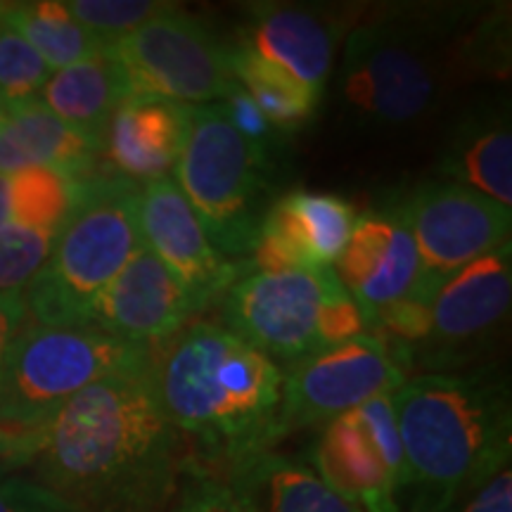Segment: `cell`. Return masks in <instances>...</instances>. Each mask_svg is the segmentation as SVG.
<instances>
[{
    "mask_svg": "<svg viewBox=\"0 0 512 512\" xmlns=\"http://www.w3.org/2000/svg\"><path fill=\"white\" fill-rule=\"evenodd\" d=\"M441 81L439 27L415 12L358 24L344 43L342 95L370 126H403L434 105Z\"/></svg>",
    "mask_w": 512,
    "mask_h": 512,
    "instance_id": "obj_8",
    "label": "cell"
},
{
    "mask_svg": "<svg viewBox=\"0 0 512 512\" xmlns=\"http://www.w3.org/2000/svg\"><path fill=\"white\" fill-rule=\"evenodd\" d=\"M124 76L128 95L202 107L233 86L228 48L188 12L171 10L105 48Z\"/></svg>",
    "mask_w": 512,
    "mask_h": 512,
    "instance_id": "obj_9",
    "label": "cell"
},
{
    "mask_svg": "<svg viewBox=\"0 0 512 512\" xmlns=\"http://www.w3.org/2000/svg\"><path fill=\"white\" fill-rule=\"evenodd\" d=\"M453 512H512V472L505 467Z\"/></svg>",
    "mask_w": 512,
    "mask_h": 512,
    "instance_id": "obj_35",
    "label": "cell"
},
{
    "mask_svg": "<svg viewBox=\"0 0 512 512\" xmlns=\"http://www.w3.org/2000/svg\"><path fill=\"white\" fill-rule=\"evenodd\" d=\"M195 107L128 95L107 124L102 150L126 181L166 178L181 159Z\"/></svg>",
    "mask_w": 512,
    "mask_h": 512,
    "instance_id": "obj_18",
    "label": "cell"
},
{
    "mask_svg": "<svg viewBox=\"0 0 512 512\" xmlns=\"http://www.w3.org/2000/svg\"><path fill=\"white\" fill-rule=\"evenodd\" d=\"M152 377L185 465L223 472L275 446L285 373L223 325H185L152 358Z\"/></svg>",
    "mask_w": 512,
    "mask_h": 512,
    "instance_id": "obj_2",
    "label": "cell"
},
{
    "mask_svg": "<svg viewBox=\"0 0 512 512\" xmlns=\"http://www.w3.org/2000/svg\"><path fill=\"white\" fill-rule=\"evenodd\" d=\"M3 8H5V3H0V27H3Z\"/></svg>",
    "mask_w": 512,
    "mask_h": 512,
    "instance_id": "obj_39",
    "label": "cell"
},
{
    "mask_svg": "<svg viewBox=\"0 0 512 512\" xmlns=\"http://www.w3.org/2000/svg\"><path fill=\"white\" fill-rule=\"evenodd\" d=\"M512 302L510 242L446 278L430 302V342L439 356L456 354L501 330Z\"/></svg>",
    "mask_w": 512,
    "mask_h": 512,
    "instance_id": "obj_16",
    "label": "cell"
},
{
    "mask_svg": "<svg viewBox=\"0 0 512 512\" xmlns=\"http://www.w3.org/2000/svg\"><path fill=\"white\" fill-rule=\"evenodd\" d=\"M138 214L145 247L181 280L197 311L235 285L238 266L214 247L174 178L147 183L140 190Z\"/></svg>",
    "mask_w": 512,
    "mask_h": 512,
    "instance_id": "obj_13",
    "label": "cell"
},
{
    "mask_svg": "<svg viewBox=\"0 0 512 512\" xmlns=\"http://www.w3.org/2000/svg\"><path fill=\"white\" fill-rule=\"evenodd\" d=\"M219 475L245 512H361L337 496L313 467L273 448L252 453Z\"/></svg>",
    "mask_w": 512,
    "mask_h": 512,
    "instance_id": "obj_20",
    "label": "cell"
},
{
    "mask_svg": "<svg viewBox=\"0 0 512 512\" xmlns=\"http://www.w3.org/2000/svg\"><path fill=\"white\" fill-rule=\"evenodd\" d=\"M339 41V24L328 12L299 5H256L242 46L264 57L320 98Z\"/></svg>",
    "mask_w": 512,
    "mask_h": 512,
    "instance_id": "obj_19",
    "label": "cell"
},
{
    "mask_svg": "<svg viewBox=\"0 0 512 512\" xmlns=\"http://www.w3.org/2000/svg\"><path fill=\"white\" fill-rule=\"evenodd\" d=\"M152 347L124 342L91 325L27 323L10 347L0 384V427L38 432L83 389L152 361Z\"/></svg>",
    "mask_w": 512,
    "mask_h": 512,
    "instance_id": "obj_6",
    "label": "cell"
},
{
    "mask_svg": "<svg viewBox=\"0 0 512 512\" xmlns=\"http://www.w3.org/2000/svg\"><path fill=\"white\" fill-rule=\"evenodd\" d=\"M38 432H12L0 427V482L31 465L38 448Z\"/></svg>",
    "mask_w": 512,
    "mask_h": 512,
    "instance_id": "obj_34",
    "label": "cell"
},
{
    "mask_svg": "<svg viewBox=\"0 0 512 512\" xmlns=\"http://www.w3.org/2000/svg\"><path fill=\"white\" fill-rule=\"evenodd\" d=\"M197 313L181 280L143 247L93 304L88 325L124 342L152 347L181 332Z\"/></svg>",
    "mask_w": 512,
    "mask_h": 512,
    "instance_id": "obj_15",
    "label": "cell"
},
{
    "mask_svg": "<svg viewBox=\"0 0 512 512\" xmlns=\"http://www.w3.org/2000/svg\"><path fill=\"white\" fill-rule=\"evenodd\" d=\"M171 512H245L219 472L185 465Z\"/></svg>",
    "mask_w": 512,
    "mask_h": 512,
    "instance_id": "obj_30",
    "label": "cell"
},
{
    "mask_svg": "<svg viewBox=\"0 0 512 512\" xmlns=\"http://www.w3.org/2000/svg\"><path fill=\"white\" fill-rule=\"evenodd\" d=\"M403 382L401 366L377 335H358L318 351L285 375L275 444L306 427L328 425L375 396L394 394Z\"/></svg>",
    "mask_w": 512,
    "mask_h": 512,
    "instance_id": "obj_12",
    "label": "cell"
},
{
    "mask_svg": "<svg viewBox=\"0 0 512 512\" xmlns=\"http://www.w3.org/2000/svg\"><path fill=\"white\" fill-rule=\"evenodd\" d=\"M10 219V185H8V176H0V228H5Z\"/></svg>",
    "mask_w": 512,
    "mask_h": 512,
    "instance_id": "obj_37",
    "label": "cell"
},
{
    "mask_svg": "<svg viewBox=\"0 0 512 512\" xmlns=\"http://www.w3.org/2000/svg\"><path fill=\"white\" fill-rule=\"evenodd\" d=\"M223 318L230 332L290 368L366 330L332 268L247 275L226 292Z\"/></svg>",
    "mask_w": 512,
    "mask_h": 512,
    "instance_id": "obj_5",
    "label": "cell"
},
{
    "mask_svg": "<svg viewBox=\"0 0 512 512\" xmlns=\"http://www.w3.org/2000/svg\"><path fill=\"white\" fill-rule=\"evenodd\" d=\"M8 117H10V110H8V107H5V102L0 100V128L5 126V121H8Z\"/></svg>",
    "mask_w": 512,
    "mask_h": 512,
    "instance_id": "obj_38",
    "label": "cell"
},
{
    "mask_svg": "<svg viewBox=\"0 0 512 512\" xmlns=\"http://www.w3.org/2000/svg\"><path fill=\"white\" fill-rule=\"evenodd\" d=\"M67 10L110 46L150 19L176 10V5L159 3V0H69Z\"/></svg>",
    "mask_w": 512,
    "mask_h": 512,
    "instance_id": "obj_29",
    "label": "cell"
},
{
    "mask_svg": "<svg viewBox=\"0 0 512 512\" xmlns=\"http://www.w3.org/2000/svg\"><path fill=\"white\" fill-rule=\"evenodd\" d=\"M126 98V81L107 50L91 60L53 72L38 95V100L55 117L95 140L100 147L114 110Z\"/></svg>",
    "mask_w": 512,
    "mask_h": 512,
    "instance_id": "obj_23",
    "label": "cell"
},
{
    "mask_svg": "<svg viewBox=\"0 0 512 512\" xmlns=\"http://www.w3.org/2000/svg\"><path fill=\"white\" fill-rule=\"evenodd\" d=\"M311 463L337 496L361 512H401L406 458L392 394L330 420L313 446Z\"/></svg>",
    "mask_w": 512,
    "mask_h": 512,
    "instance_id": "obj_11",
    "label": "cell"
},
{
    "mask_svg": "<svg viewBox=\"0 0 512 512\" xmlns=\"http://www.w3.org/2000/svg\"><path fill=\"white\" fill-rule=\"evenodd\" d=\"M233 79L245 88L273 128H297L311 119L318 98L294 76L283 72L247 46L228 48Z\"/></svg>",
    "mask_w": 512,
    "mask_h": 512,
    "instance_id": "obj_25",
    "label": "cell"
},
{
    "mask_svg": "<svg viewBox=\"0 0 512 512\" xmlns=\"http://www.w3.org/2000/svg\"><path fill=\"white\" fill-rule=\"evenodd\" d=\"M0 512H81L36 479L8 477L0 482Z\"/></svg>",
    "mask_w": 512,
    "mask_h": 512,
    "instance_id": "obj_31",
    "label": "cell"
},
{
    "mask_svg": "<svg viewBox=\"0 0 512 512\" xmlns=\"http://www.w3.org/2000/svg\"><path fill=\"white\" fill-rule=\"evenodd\" d=\"M60 230L8 223L0 228V294L24 292L46 264Z\"/></svg>",
    "mask_w": 512,
    "mask_h": 512,
    "instance_id": "obj_28",
    "label": "cell"
},
{
    "mask_svg": "<svg viewBox=\"0 0 512 512\" xmlns=\"http://www.w3.org/2000/svg\"><path fill=\"white\" fill-rule=\"evenodd\" d=\"M140 190L126 178H86L48 261L24 290L31 323L83 328L93 304L145 247Z\"/></svg>",
    "mask_w": 512,
    "mask_h": 512,
    "instance_id": "obj_4",
    "label": "cell"
},
{
    "mask_svg": "<svg viewBox=\"0 0 512 512\" xmlns=\"http://www.w3.org/2000/svg\"><path fill=\"white\" fill-rule=\"evenodd\" d=\"M185 460L159 403L150 361L74 396L38 432L29 467L38 484L81 512H164Z\"/></svg>",
    "mask_w": 512,
    "mask_h": 512,
    "instance_id": "obj_1",
    "label": "cell"
},
{
    "mask_svg": "<svg viewBox=\"0 0 512 512\" xmlns=\"http://www.w3.org/2000/svg\"><path fill=\"white\" fill-rule=\"evenodd\" d=\"M100 150L95 140L64 124L41 100H34L12 110L0 128V176L46 166L81 183L91 178L88 174Z\"/></svg>",
    "mask_w": 512,
    "mask_h": 512,
    "instance_id": "obj_21",
    "label": "cell"
},
{
    "mask_svg": "<svg viewBox=\"0 0 512 512\" xmlns=\"http://www.w3.org/2000/svg\"><path fill=\"white\" fill-rule=\"evenodd\" d=\"M53 69L38 57L34 48L17 31L0 27V100L8 110L38 100Z\"/></svg>",
    "mask_w": 512,
    "mask_h": 512,
    "instance_id": "obj_27",
    "label": "cell"
},
{
    "mask_svg": "<svg viewBox=\"0 0 512 512\" xmlns=\"http://www.w3.org/2000/svg\"><path fill=\"white\" fill-rule=\"evenodd\" d=\"M356 223V211L335 195L292 192L266 209L252 247L256 273L332 268Z\"/></svg>",
    "mask_w": 512,
    "mask_h": 512,
    "instance_id": "obj_14",
    "label": "cell"
},
{
    "mask_svg": "<svg viewBox=\"0 0 512 512\" xmlns=\"http://www.w3.org/2000/svg\"><path fill=\"white\" fill-rule=\"evenodd\" d=\"M437 169L498 204H512V136L508 107H477L453 128Z\"/></svg>",
    "mask_w": 512,
    "mask_h": 512,
    "instance_id": "obj_22",
    "label": "cell"
},
{
    "mask_svg": "<svg viewBox=\"0 0 512 512\" xmlns=\"http://www.w3.org/2000/svg\"><path fill=\"white\" fill-rule=\"evenodd\" d=\"M268 152L230 124L219 102L192 110L176 185L223 256L252 252L266 211Z\"/></svg>",
    "mask_w": 512,
    "mask_h": 512,
    "instance_id": "obj_7",
    "label": "cell"
},
{
    "mask_svg": "<svg viewBox=\"0 0 512 512\" xmlns=\"http://www.w3.org/2000/svg\"><path fill=\"white\" fill-rule=\"evenodd\" d=\"M3 24L17 31L53 72L91 60L107 48L67 10L64 0L5 3Z\"/></svg>",
    "mask_w": 512,
    "mask_h": 512,
    "instance_id": "obj_24",
    "label": "cell"
},
{
    "mask_svg": "<svg viewBox=\"0 0 512 512\" xmlns=\"http://www.w3.org/2000/svg\"><path fill=\"white\" fill-rule=\"evenodd\" d=\"M27 320L29 313L22 292L0 294V384H3L5 363H8L12 342H15L19 330L27 325Z\"/></svg>",
    "mask_w": 512,
    "mask_h": 512,
    "instance_id": "obj_36",
    "label": "cell"
},
{
    "mask_svg": "<svg viewBox=\"0 0 512 512\" xmlns=\"http://www.w3.org/2000/svg\"><path fill=\"white\" fill-rule=\"evenodd\" d=\"M335 266L337 278L361 309L366 325L384 306L415 290L420 268L411 230L396 211L392 216L368 214L356 219Z\"/></svg>",
    "mask_w": 512,
    "mask_h": 512,
    "instance_id": "obj_17",
    "label": "cell"
},
{
    "mask_svg": "<svg viewBox=\"0 0 512 512\" xmlns=\"http://www.w3.org/2000/svg\"><path fill=\"white\" fill-rule=\"evenodd\" d=\"M221 110L226 112V117L230 119L242 136H247L254 143L268 147V136H271L273 126L268 124L264 114L259 112V107L254 105V100L245 93V88L240 86L238 81H233V86L228 88V93L223 95V100H219Z\"/></svg>",
    "mask_w": 512,
    "mask_h": 512,
    "instance_id": "obj_33",
    "label": "cell"
},
{
    "mask_svg": "<svg viewBox=\"0 0 512 512\" xmlns=\"http://www.w3.org/2000/svg\"><path fill=\"white\" fill-rule=\"evenodd\" d=\"M396 214L418 249V283L408 297L427 304L446 278L510 242V207L451 181L420 185Z\"/></svg>",
    "mask_w": 512,
    "mask_h": 512,
    "instance_id": "obj_10",
    "label": "cell"
},
{
    "mask_svg": "<svg viewBox=\"0 0 512 512\" xmlns=\"http://www.w3.org/2000/svg\"><path fill=\"white\" fill-rule=\"evenodd\" d=\"M373 325H380L406 342H425L430 335V304L415 297H403L399 302L384 306L373 318Z\"/></svg>",
    "mask_w": 512,
    "mask_h": 512,
    "instance_id": "obj_32",
    "label": "cell"
},
{
    "mask_svg": "<svg viewBox=\"0 0 512 512\" xmlns=\"http://www.w3.org/2000/svg\"><path fill=\"white\" fill-rule=\"evenodd\" d=\"M10 219L17 226L60 230L72 211L79 185L46 166H31L8 176Z\"/></svg>",
    "mask_w": 512,
    "mask_h": 512,
    "instance_id": "obj_26",
    "label": "cell"
},
{
    "mask_svg": "<svg viewBox=\"0 0 512 512\" xmlns=\"http://www.w3.org/2000/svg\"><path fill=\"white\" fill-rule=\"evenodd\" d=\"M408 512H453L510 465L508 384L489 373H430L392 394Z\"/></svg>",
    "mask_w": 512,
    "mask_h": 512,
    "instance_id": "obj_3",
    "label": "cell"
}]
</instances>
